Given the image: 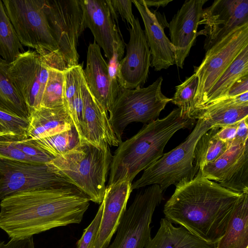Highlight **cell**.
I'll list each match as a JSON object with an SVG mask.
<instances>
[{"label": "cell", "instance_id": "45", "mask_svg": "<svg viewBox=\"0 0 248 248\" xmlns=\"http://www.w3.org/2000/svg\"><path fill=\"white\" fill-rule=\"evenodd\" d=\"M10 136V134L7 129L0 123V138L3 137Z\"/></svg>", "mask_w": 248, "mask_h": 248}, {"label": "cell", "instance_id": "31", "mask_svg": "<svg viewBox=\"0 0 248 248\" xmlns=\"http://www.w3.org/2000/svg\"><path fill=\"white\" fill-rule=\"evenodd\" d=\"M34 140L40 148L54 157L66 153L80 142L78 134L74 126L69 130Z\"/></svg>", "mask_w": 248, "mask_h": 248}, {"label": "cell", "instance_id": "41", "mask_svg": "<svg viewBox=\"0 0 248 248\" xmlns=\"http://www.w3.org/2000/svg\"><path fill=\"white\" fill-rule=\"evenodd\" d=\"M0 248H35L33 236L25 239H11L0 242Z\"/></svg>", "mask_w": 248, "mask_h": 248}, {"label": "cell", "instance_id": "30", "mask_svg": "<svg viewBox=\"0 0 248 248\" xmlns=\"http://www.w3.org/2000/svg\"><path fill=\"white\" fill-rule=\"evenodd\" d=\"M198 85V79L193 74L176 87L171 102L180 109V116L185 119H197L194 98Z\"/></svg>", "mask_w": 248, "mask_h": 248}, {"label": "cell", "instance_id": "18", "mask_svg": "<svg viewBox=\"0 0 248 248\" xmlns=\"http://www.w3.org/2000/svg\"><path fill=\"white\" fill-rule=\"evenodd\" d=\"M80 88L84 102L83 140L96 146H118L108 114L90 91L82 75Z\"/></svg>", "mask_w": 248, "mask_h": 248}, {"label": "cell", "instance_id": "37", "mask_svg": "<svg viewBox=\"0 0 248 248\" xmlns=\"http://www.w3.org/2000/svg\"><path fill=\"white\" fill-rule=\"evenodd\" d=\"M103 209V204L102 202L95 217L89 226L83 230L81 238L77 242L76 248H91L99 228Z\"/></svg>", "mask_w": 248, "mask_h": 248}, {"label": "cell", "instance_id": "27", "mask_svg": "<svg viewBox=\"0 0 248 248\" xmlns=\"http://www.w3.org/2000/svg\"><path fill=\"white\" fill-rule=\"evenodd\" d=\"M219 128L213 127L209 129L197 141L194 151L196 176L205 166L219 158L229 147L228 144L219 140L217 136V133Z\"/></svg>", "mask_w": 248, "mask_h": 248}, {"label": "cell", "instance_id": "34", "mask_svg": "<svg viewBox=\"0 0 248 248\" xmlns=\"http://www.w3.org/2000/svg\"><path fill=\"white\" fill-rule=\"evenodd\" d=\"M0 123L10 133L9 138L23 140L28 139L29 119L19 116L0 108Z\"/></svg>", "mask_w": 248, "mask_h": 248}, {"label": "cell", "instance_id": "44", "mask_svg": "<svg viewBox=\"0 0 248 248\" xmlns=\"http://www.w3.org/2000/svg\"><path fill=\"white\" fill-rule=\"evenodd\" d=\"M146 6L149 8L155 6L157 8L164 7L168 5L172 0H143Z\"/></svg>", "mask_w": 248, "mask_h": 248}, {"label": "cell", "instance_id": "25", "mask_svg": "<svg viewBox=\"0 0 248 248\" xmlns=\"http://www.w3.org/2000/svg\"><path fill=\"white\" fill-rule=\"evenodd\" d=\"M246 76H248V46L242 50L211 87L200 109L223 97L235 82Z\"/></svg>", "mask_w": 248, "mask_h": 248}, {"label": "cell", "instance_id": "20", "mask_svg": "<svg viewBox=\"0 0 248 248\" xmlns=\"http://www.w3.org/2000/svg\"><path fill=\"white\" fill-rule=\"evenodd\" d=\"M83 75L91 93L109 115L114 101L111 93L108 64L102 56L101 48L94 41L88 46Z\"/></svg>", "mask_w": 248, "mask_h": 248}, {"label": "cell", "instance_id": "26", "mask_svg": "<svg viewBox=\"0 0 248 248\" xmlns=\"http://www.w3.org/2000/svg\"><path fill=\"white\" fill-rule=\"evenodd\" d=\"M248 149V140L234 139L226 151L215 161L205 166L198 174L219 184L231 172L238 160Z\"/></svg>", "mask_w": 248, "mask_h": 248}, {"label": "cell", "instance_id": "42", "mask_svg": "<svg viewBox=\"0 0 248 248\" xmlns=\"http://www.w3.org/2000/svg\"><path fill=\"white\" fill-rule=\"evenodd\" d=\"M247 92L248 76L242 77L235 82L223 97L236 96Z\"/></svg>", "mask_w": 248, "mask_h": 248}, {"label": "cell", "instance_id": "38", "mask_svg": "<svg viewBox=\"0 0 248 248\" xmlns=\"http://www.w3.org/2000/svg\"><path fill=\"white\" fill-rule=\"evenodd\" d=\"M0 158L28 163H39L34 159L26 155L14 146L10 141L2 137L0 138Z\"/></svg>", "mask_w": 248, "mask_h": 248}, {"label": "cell", "instance_id": "15", "mask_svg": "<svg viewBox=\"0 0 248 248\" xmlns=\"http://www.w3.org/2000/svg\"><path fill=\"white\" fill-rule=\"evenodd\" d=\"M131 26L129 41L125 44L126 55L119 64V79L122 90L142 87L148 79L151 66L150 48L138 17Z\"/></svg>", "mask_w": 248, "mask_h": 248}, {"label": "cell", "instance_id": "17", "mask_svg": "<svg viewBox=\"0 0 248 248\" xmlns=\"http://www.w3.org/2000/svg\"><path fill=\"white\" fill-rule=\"evenodd\" d=\"M131 182L124 180L107 186L102 201L99 228L91 248H106L116 232L132 191Z\"/></svg>", "mask_w": 248, "mask_h": 248}, {"label": "cell", "instance_id": "4", "mask_svg": "<svg viewBox=\"0 0 248 248\" xmlns=\"http://www.w3.org/2000/svg\"><path fill=\"white\" fill-rule=\"evenodd\" d=\"M112 158L110 146L80 142L66 153L46 163L50 171L65 179L100 204Z\"/></svg>", "mask_w": 248, "mask_h": 248}, {"label": "cell", "instance_id": "7", "mask_svg": "<svg viewBox=\"0 0 248 248\" xmlns=\"http://www.w3.org/2000/svg\"><path fill=\"white\" fill-rule=\"evenodd\" d=\"M163 78L159 77L147 87L123 89L116 98L109 118L114 131L122 141L125 127L133 122L148 124L158 119L171 98L161 91Z\"/></svg>", "mask_w": 248, "mask_h": 248}, {"label": "cell", "instance_id": "12", "mask_svg": "<svg viewBox=\"0 0 248 248\" xmlns=\"http://www.w3.org/2000/svg\"><path fill=\"white\" fill-rule=\"evenodd\" d=\"M8 72L11 82L28 108L30 116L41 108L49 67L38 53L29 50L9 63Z\"/></svg>", "mask_w": 248, "mask_h": 248}, {"label": "cell", "instance_id": "32", "mask_svg": "<svg viewBox=\"0 0 248 248\" xmlns=\"http://www.w3.org/2000/svg\"><path fill=\"white\" fill-rule=\"evenodd\" d=\"M63 71L49 67L48 79L42 96L41 108L65 106Z\"/></svg>", "mask_w": 248, "mask_h": 248}, {"label": "cell", "instance_id": "28", "mask_svg": "<svg viewBox=\"0 0 248 248\" xmlns=\"http://www.w3.org/2000/svg\"><path fill=\"white\" fill-rule=\"evenodd\" d=\"M9 63L0 57V108L29 118L28 108L10 78Z\"/></svg>", "mask_w": 248, "mask_h": 248}, {"label": "cell", "instance_id": "9", "mask_svg": "<svg viewBox=\"0 0 248 248\" xmlns=\"http://www.w3.org/2000/svg\"><path fill=\"white\" fill-rule=\"evenodd\" d=\"M158 185L137 193L123 215L114 240L106 248H144L151 238V223L155 208L164 199Z\"/></svg>", "mask_w": 248, "mask_h": 248}, {"label": "cell", "instance_id": "19", "mask_svg": "<svg viewBox=\"0 0 248 248\" xmlns=\"http://www.w3.org/2000/svg\"><path fill=\"white\" fill-rule=\"evenodd\" d=\"M138 10L144 25V33L151 55V66L155 71L166 69L175 64V51L164 32L155 13L148 8L143 0H132Z\"/></svg>", "mask_w": 248, "mask_h": 248}, {"label": "cell", "instance_id": "39", "mask_svg": "<svg viewBox=\"0 0 248 248\" xmlns=\"http://www.w3.org/2000/svg\"><path fill=\"white\" fill-rule=\"evenodd\" d=\"M110 1L117 15L131 26L135 19L132 13V0H110Z\"/></svg>", "mask_w": 248, "mask_h": 248}, {"label": "cell", "instance_id": "1", "mask_svg": "<svg viewBox=\"0 0 248 248\" xmlns=\"http://www.w3.org/2000/svg\"><path fill=\"white\" fill-rule=\"evenodd\" d=\"M90 201L72 185L17 193L0 201V229L11 239H25L79 224Z\"/></svg>", "mask_w": 248, "mask_h": 248}, {"label": "cell", "instance_id": "13", "mask_svg": "<svg viewBox=\"0 0 248 248\" xmlns=\"http://www.w3.org/2000/svg\"><path fill=\"white\" fill-rule=\"evenodd\" d=\"M248 23V0H216L203 9L199 25L203 29L197 32L206 39V51L236 28Z\"/></svg>", "mask_w": 248, "mask_h": 248}, {"label": "cell", "instance_id": "8", "mask_svg": "<svg viewBox=\"0 0 248 248\" xmlns=\"http://www.w3.org/2000/svg\"><path fill=\"white\" fill-rule=\"evenodd\" d=\"M45 11L58 51L55 69L64 71L78 64V38L85 31L79 0H45Z\"/></svg>", "mask_w": 248, "mask_h": 248}, {"label": "cell", "instance_id": "6", "mask_svg": "<svg viewBox=\"0 0 248 248\" xmlns=\"http://www.w3.org/2000/svg\"><path fill=\"white\" fill-rule=\"evenodd\" d=\"M210 128L207 121L198 119L186 139L144 170L141 177L132 183V190L158 185L164 191L170 186H176L192 180L196 176L194 165L196 144L201 136Z\"/></svg>", "mask_w": 248, "mask_h": 248}, {"label": "cell", "instance_id": "43", "mask_svg": "<svg viewBox=\"0 0 248 248\" xmlns=\"http://www.w3.org/2000/svg\"><path fill=\"white\" fill-rule=\"evenodd\" d=\"M248 117L237 123V128L234 139L245 141L248 139Z\"/></svg>", "mask_w": 248, "mask_h": 248}, {"label": "cell", "instance_id": "23", "mask_svg": "<svg viewBox=\"0 0 248 248\" xmlns=\"http://www.w3.org/2000/svg\"><path fill=\"white\" fill-rule=\"evenodd\" d=\"M165 217L161 219L155 236L144 248H215L216 245L194 235L182 226L176 227Z\"/></svg>", "mask_w": 248, "mask_h": 248}, {"label": "cell", "instance_id": "3", "mask_svg": "<svg viewBox=\"0 0 248 248\" xmlns=\"http://www.w3.org/2000/svg\"><path fill=\"white\" fill-rule=\"evenodd\" d=\"M194 121L182 118L178 108L165 117L145 124L114 152L107 186L124 180L132 183L138 173L163 155L166 145L177 131L190 128Z\"/></svg>", "mask_w": 248, "mask_h": 248}, {"label": "cell", "instance_id": "24", "mask_svg": "<svg viewBox=\"0 0 248 248\" xmlns=\"http://www.w3.org/2000/svg\"><path fill=\"white\" fill-rule=\"evenodd\" d=\"M248 194L234 210L226 230L215 248H248Z\"/></svg>", "mask_w": 248, "mask_h": 248}, {"label": "cell", "instance_id": "29", "mask_svg": "<svg viewBox=\"0 0 248 248\" xmlns=\"http://www.w3.org/2000/svg\"><path fill=\"white\" fill-rule=\"evenodd\" d=\"M24 51L0 0V57L10 63Z\"/></svg>", "mask_w": 248, "mask_h": 248}, {"label": "cell", "instance_id": "14", "mask_svg": "<svg viewBox=\"0 0 248 248\" xmlns=\"http://www.w3.org/2000/svg\"><path fill=\"white\" fill-rule=\"evenodd\" d=\"M79 0L84 28L91 30L94 41L109 61L112 57L114 45L124 43L119 28L118 16L110 0Z\"/></svg>", "mask_w": 248, "mask_h": 248}, {"label": "cell", "instance_id": "5", "mask_svg": "<svg viewBox=\"0 0 248 248\" xmlns=\"http://www.w3.org/2000/svg\"><path fill=\"white\" fill-rule=\"evenodd\" d=\"M4 8L22 45L32 48L55 69L58 46L49 25L45 0H4Z\"/></svg>", "mask_w": 248, "mask_h": 248}, {"label": "cell", "instance_id": "33", "mask_svg": "<svg viewBox=\"0 0 248 248\" xmlns=\"http://www.w3.org/2000/svg\"><path fill=\"white\" fill-rule=\"evenodd\" d=\"M218 184L236 193L248 194V149L240 157L234 169Z\"/></svg>", "mask_w": 248, "mask_h": 248}, {"label": "cell", "instance_id": "16", "mask_svg": "<svg viewBox=\"0 0 248 248\" xmlns=\"http://www.w3.org/2000/svg\"><path fill=\"white\" fill-rule=\"evenodd\" d=\"M207 0H186L169 24L170 42L175 51V64L183 68L197 36L203 6Z\"/></svg>", "mask_w": 248, "mask_h": 248}, {"label": "cell", "instance_id": "22", "mask_svg": "<svg viewBox=\"0 0 248 248\" xmlns=\"http://www.w3.org/2000/svg\"><path fill=\"white\" fill-rule=\"evenodd\" d=\"M29 119L28 139L32 140L50 137L69 130L74 126L65 106L41 107L33 111Z\"/></svg>", "mask_w": 248, "mask_h": 248}, {"label": "cell", "instance_id": "40", "mask_svg": "<svg viewBox=\"0 0 248 248\" xmlns=\"http://www.w3.org/2000/svg\"><path fill=\"white\" fill-rule=\"evenodd\" d=\"M237 123L226 125L220 128L217 133V138L230 146L235 138L237 128Z\"/></svg>", "mask_w": 248, "mask_h": 248}, {"label": "cell", "instance_id": "35", "mask_svg": "<svg viewBox=\"0 0 248 248\" xmlns=\"http://www.w3.org/2000/svg\"><path fill=\"white\" fill-rule=\"evenodd\" d=\"M124 43L114 45L112 57L108 62L111 93L114 102L122 90L119 83V68L124 54Z\"/></svg>", "mask_w": 248, "mask_h": 248}, {"label": "cell", "instance_id": "11", "mask_svg": "<svg viewBox=\"0 0 248 248\" xmlns=\"http://www.w3.org/2000/svg\"><path fill=\"white\" fill-rule=\"evenodd\" d=\"M70 185L50 171L46 164L0 158V201L21 192Z\"/></svg>", "mask_w": 248, "mask_h": 248}, {"label": "cell", "instance_id": "10", "mask_svg": "<svg viewBox=\"0 0 248 248\" xmlns=\"http://www.w3.org/2000/svg\"><path fill=\"white\" fill-rule=\"evenodd\" d=\"M248 46V23L236 28L206 51L201 64L194 71L198 79L194 98L197 115L210 89Z\"/></svg>", "mask_w": 248, "mask_h": 248}, {"label": "cell", "instance_id": "2", "mask_svg": "<svg viewBox=\"0 0 248 248\" xmlns=\"http://www.w3.org/2000/svg\"><path fill=\"white\" fill-rule=\"evenodd\" d=\"M244 195L197 174L176 186L163 213L171 223L217 245Z\"/></svg>", "mask_w": 248, "mask_h": 248}, {"label": "cell", "instance_id": "21", "mask_svg": "<svg viewBox=\"0 0 248 248\" xmlns=\"http://www.w3.org/2000/svg\"><path fill=\"white\" fill-rule=\"evenodd\" d=\"M248 117V92L217 99L197 112V119L207 121L213 127L236 124Z\"/></svg>", "mask_w": 248, "mask_h": 248}, {"label": "cell", "instance_id": "36", "mask_svg": "<svg viewBox=\"0 0 248 248\" xmlns=\"http://www.w3.org/2000/svg\"><path fill=\"white\" fill-rule=\"evenodd\" d=\"M2 138L10 141L14 146L34 159L39 163L46 164L54 158L53 155L40 148L34 140L28 138L18 140L6 137Z\"/></svg>", "mask_w": 248, "mask_h": 248}]
</instances>
